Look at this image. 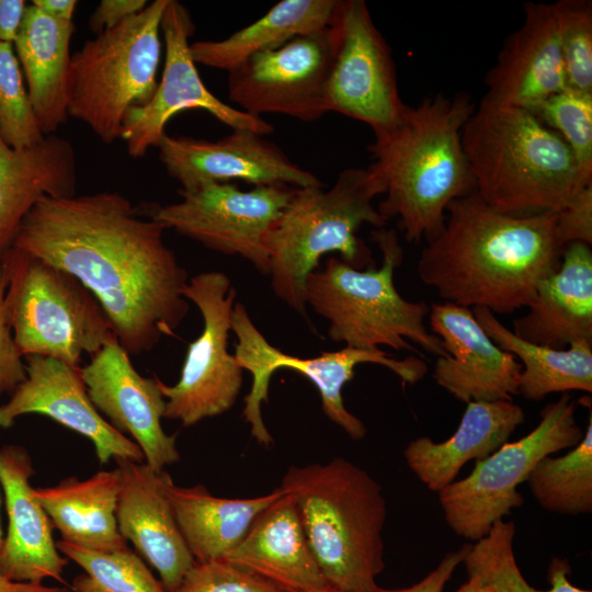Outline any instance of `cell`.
Masks as SVG:
<instances>
[{
	"instance_id": "6da1fadb",
	"label": "cell",
	"mask_w": 592,
	"mask_h": 592,
	"mask_svg": "<svg viewBox=\"0 0 592 592\" xmlns=\"http://www.w3.org/2000/svg\"><path fill=\"white\" fill-rule=\"evenodd\" d=\"M118 192L45 196L22 221L12 247L79 280L98 299L128 354L174 334L189 311L187 273L163 240Z\"/></svg>"
},
{
	"instance_id": "7a4b0ae2",
	"label": "cell",
	"mask_w": 592,
	"mask_h": 592,
	"mask_svg": "<svg viewBox=\"0 0 592 592\" xmlns=\"http://www.w3.org/2000/svg\"><path fill=\"white\" fill-rule=\"evenodd\" d=\"M555 227L556 213L504 214L475 191L447 206L443 228L420 253L419 277L444 301L513 314L560 264Z\"/></svg>"
},
{
	"instance_id": "3957f363",
	"label": "cell",
	"mask_w": 592,
	"mask_h": 592,
	"mask_svg": "<svg viewBox=\"0 0 592 592\" xmlns=\"http://www.w3.org/2000/svg\"><path fill=\"white\" fill-rule=\"evenodd\" d=\"M476 105L466 92L436 93L405 105L398 121L374 133L369 168L385 187L378 213L396 217L408 242L418 243L443 228L446 208L476 191L462 144Z\"/></svg>"
},
{
	"instance_id": "277c9868",
	"label": "cell",
	"mask_w": 592,
	"mask_h": 592,
	"mask_svg": "<svg viewBox=\"0 0 592 592\" xmlns=\"http://www.w3.org/2000/svg\"><path fill=\"white\" fill-rule=\"evenodd\" d=\"M476 193L494 209L557 213L587 183L565 141L528 110L481 99L462 132Z\"/></svg>"
},
{
	"instance_id": "5b68a950",
	"label": "cell",
	"mask_w": 592,
	"mask_h": 592,
	"mask_svg": "<svg viewBox=\"0 0 592 592\" xmlns=\"http://www.w3.org/2000/svg\"><path fill=\"white\" fill-rule=\"evenodd\" d=\"M280 488L293 500L327 581L342 592H371L384 570L387 516L380 485L343 457L291 466Z\"/></svg>"
},
{
	"instance_id": "8992f818",
	"label": "cell",
	"mask_w": 592,
	"mask_h": 592,
	"mask_svg": "<svg viewBox=\"0 0 592 592\" xmlns=\"http://www.w3.org/2000/svg\"><path fill=\"white\" fill-rule=\"evenodd\" d=\"M384 193L382 180L369 167L344 169L329 189H295L266 237L274 294L306 316V280L325 254L337 252L358 270L375 265L356 234L364 224L382 228L388 223L373 204Z\"/></svg>"
},
{
	"instance_id": "52a82bcc",
	"label": "cell",
	"mask_w": 592,
	"mask_h": 592,
	"mask_svg": "<svg viewBox=\"0 0 592 592\" xmlns=\"http://www.w3.org/2000/svg\"><path fill=\"white\" fill-rule=\"evenodd\" d=\"M372 240L382 252L380 266L358 270L339 257L328 258L325 267L306 280V305L328 320L330 339L346 346L418 353L412 341L436 357L446 355L425 325L430 306L405 299L396 288L395 271L403 260L396 231L378 228Z\"/></svg>"
},
{
	"instance_id": "ba28073f",
	"label": "cell",
	"mask_w": 592,
	"mask_h": 592,
	"mask_svg": "<svg viewBox=\"0 0 592 592\" xmlns=\"http://www.w3.org/2000/svg\"><path fill=\"white\" fill-rule=\"evenodd\" d=\"M168 1H152L71 55L68 115L84 123L105 144L121 138L129 111L153 96Z\"/></svg>"
},
{
	"instance_id": "9c48e42d",
	"label": "cell",
	"mask_w": 592,
	"mask_h": 592,
	"mask_svg": "<svg viewBox=\"0 0 592 592\" xmlns=\"http://www.w3.org/2000/svg\"><path fill=\"white\" fill-rule=\"evenodd\" d=\"M4 304L22 356L39 355L80 367L116 338L98 299L73 275L15 247L0 260Z\"/></svg>"
},
{
	"instance_id": "30bf717a",
	"label": "cell",
	"mask_w": 592,
	"mask_h": 592,
	"mask_svg": "<svg viewBox=\"0 0 592 592\" xmlns=\"http://www.w3.org/2000/svg\"><path fill=\"white\" fill-rule=\"evenodd\" d=\"M231 330L238 339L234 355L239 366L252 375L242 415L250 425L251 435L265 447L273 443V439L264 424L261 407L269 400L270 380L277 369H293L307 377L319 391L323 413L353 440L363 439L367 432L365 424L345 408L342 397V389L353 378L355 366L363 363L382 365L410 385L428 373V365L420 357L396 358L379 348L345 345L341 350L322 352L309 358L286 354L265 339L241 303L234 306Z\"/></svg>"
},
{
	"instance_id": "8fae6325",
	"label": "cell",
	"mask_w": 592,
	"mask_h": 592,
	"mask_svg": "<svg viewBox=\"0 0 592 592\" xmlns=\"http://www.w3.org/2000/svg\"><path fill=\"white\" fill-rule=\"evenodd\" d=\"M584 431L576 420V402L569 392L547 403L539 423L525 436L506 442L488 457L477 460L464 479L439 493L444 519L460 537L477 542L497 521L521 508L524 498L517 486L545 456L574 447Z\"/></svg>"
},
{
	"instance_id": "7c38bea8",
	"label": "cell",
	"mask_w": 592,
	"mask_h": 592,
	"mask_svg": "<svg viewBox=\"0 0 592 592\" xmlns=\"http://www.w3.org/2000/svg\"><path fill=\"white\" fill-rule=\"evenodd\" d=\"M182 294L198 308L203 330L189 344L179 380L170 386L157 377V383L166 399L163 418L189 428L231 409L240 392L242 368L228 351L237 296L229 277L216 271L196 274Z\"/></svg>"
},
{
	"instance_id": "4fadbf2b",
	"label": "cell",
	"mask_w": 592,
	"mask_h": 592,
	"mask_svg": "<svg viewBox=\"0 0 592 592\" xmlns=\"http://www.w3.org/2000/svg\"><path fill=\"white\" fill-rule=\"evenodd\" d=\"M295 189L289 185L254 186L242 191L234 183L209 184L179 191L178 203L147 207L148 218L206 248L240 255L267 275L266 237Z\"/></svg>"
},
{
	"instance_id": "5bb4252c",
	"label": "cell",
	"mask_w": 592,
	"mask_h": 592,
	"mask_svg": "<svg viewBox=\"0 0 592 592\" xmlns=\"http://www.w3.org/2000/svg\"><path fill=\"white\" fill-rule=\"evenodd\" d=\"M333 57L329 112L367 124L373 133L395 124L403 107L391 49L363 0H338L330 23Z\"/></svg>"
},
{
	"instance_id": "9a60e30c",
	"label": "cell",
	"mask_w": 592,
	"mask_h": 592,
	"mask_svg": "<svg viewBox=\"0 0 592 592\" xmlns=\"http://www.w3.org/2000/svg\"><path fill=\"white\" fill-rule=\"evenodd\" d=\"M333 57L330 26L255 54L228 71L230 100L250 115L282 114L314 122L329 112Z\"/></svg>"
},
{
	"instance_id": "2e32d148",
	"label": "cell",
	"mask_w": 592,
	"mask_h": 592,
	"mask_svg": "<svg viewBox=\"0 0 592 592\" xmlns=\"http://www.w3.org/2000/svg\"><path fill=\"white\" fill-rule=\"evenodd\" d=\"M194 29L190 11L180 2L169 0L161 20L166 50L162 78L151 100L129 111L121 134L127 153L134 158L144 157L150 148L158 147L167 123L185 110L206 111L232 130L246 129L266 136L274 129L262 117L223 102L205 87L190 49L189 38Z\"/></svg>"
},
{
	"instance_id": "e0dca14e",
	"label": "cell",
	"mask_w": 592,
	"mask_h": 592,
	"mask_svg": "<svg viewBox=\"0 0 592 592\" xmlns=\"http://www.w3.org/2000/svg\"><path fill=\"white\" fill-rule=\"evenodd\" d=\"M158 149L161 163L180 183L182 192L232 181H244L254 186L322 185L315 174L296 164L278 146L251 130L235 129L216 141L166 133Z\"/></svg>"
},
{
	"instance_id": "ac0fdd59",
	"label": "cell",
	"mask_w": 592,
	"mask_h": 592,
	"mask_svg": "<svg viewBox=\"0 0 592 592\" xmlns=\"http://www.w3.org/2000/svg\"><path fill=\"white\" fill-rule=\"evenodd\" d=\"M88 396L100 413L124 435L130 436L156 471L180 459L175 436L162 429L166 408L157 376H141L116 338L80 367Z\"/></svg>"
},
{
	"instance_id": "d6986e66",
	"label": "cell",
	"mask_w": 592,
	"mask_h": 592,
	"mask_svg": "<svg viewBox=\"0 0 592 592\" xmlns=\"http://www.w3.org/2000/svg\"><path fill=\"white\" fill-rule=\"evenodd\" d=\"M26 378L0 406V428L12 426L18 418L36 413L89 439L101 465L110 459L144 463L138 445L106 421L91 402L80 367L58 360L24 356Z\"/></svg>"
},
{
	"instance_id": "ffe728a7",
	"label": "cell",
	"mask_w": 592,
	"mask_h": 592,
	"mask_svg": "<svg viewBox=\"0 0 592 592\" xmlns=\"http://www.w3.org/2000/svg\"><path fill=\"white\" fill-rule=\"evenodd\" d=\"M430 331L446 352L437 356L433 378L463 402L512 400L519 395L522 365L485 332L473 310L452 303H433Z\"/></svg>"
},
{
	"instance_id": "44dd1931",
	"label": "cell",
	"mask_w": 592,
	"mask_h": 592,
	"mask_svg": "<svg viewBox=\"0 0 592 592\" xmlns=\"http://www.w3.org/2000/svg\"><path fill=\"white\" fill-rule=\"evenodd\" d=\"M116 462L122 475L115 511L118 532L155 568L163 588L172 592L195 562L168 497L172 478L145 463Z\"/></svg>"
},
{
	"instance_id": "7402d4cb",
	"label": "cell",
	"mask_w": 592,
	"mask_h": 592,
	"mask_svg": "<svg viewBox=\"0 0 592 592\" xmlns=\"http://www.w3.org/2000/svg\"><path fill=\"white\" fill-rule=\"evenodd\" d=\"M35 474L25 448L0 449V485L8 514L7 533L0 546V574L14 582L42 583L54 579L66 584L67 559L53 537V523L36 499L30 480Z\"/></svg>"
},
{
	"instance_id": "603a6c76",
	"label": "cell",
	"mask_w": 592,
	"mask_h": 592,
	"mask_svg": "<svg viewBox=\"0 0 592 592\" xmlns=\"http://www.w3.org/2000/svg\"><path fill=\"white\" fill-rule=\"evenodd\" d=\"M524 20L487 72L483 99L533 111L566 87L551 3L526 2Z\"/></svg>"
},
{
	"instance_id": "cb8c5ba5",
	"label": "cell",
	"mask_w": 592,
	"mask_h": 592,
	"mask_svg": "<svg viewBox=\"0 0 592 592\" xmlns=\"http://www.w3.org/2000/svg\"><path fill=\"white\" fill-rule=\"evenodd\" d=\"M528 312L513 320L521 339L556 350L592 341V251L576 242L565 247L556 271L544 278Z\"/></svg>"
},
{
	"instance_id": "d4e9b609",
	"label": "cell",
	"mask_w": 592,
	"mask_h": 592,
	"mask_svg": "<svg viewBox=\"0 0 592 592\" xmlns=\"http://www.w3.org/2000/svg\"><path fill=\"white\" fill-rule=\"evenodd\" d=\"M224 558L285 592L329 585L310 549L298 511L284 491L257 516L246 536Z\"/></svg>"
},
{
	"instance_id": "484cf974",
	"label": "cell",
	"mask_w": 592,
	"mask_h": 592,
	"mask_svg": "<svg viewBox=\"0 0 592 592\" xmlns=\"http://www.w3.org/2000/svg\"><path fill=\"white\" fill-rule=\"evenodd\" d=\"M77 178L69 140L52 134L36 146L14 149L0 137V260L32 208L45 196L76 195Z\"/></svg>"
},
{
	"instance_id": "4316f807",
	"label": "cell",
	"mask_w": 592,
	"mask_h": 592,
	"mask_svg": "<svg viewBox=\"0 0 592 592\" xmlns=\"http://www.w3.org/2000/svg\"><path fill=\"white\" fill-rule=\"evenodd\" d=\"M524 421L522 407L512 400L470 401L446 441L417 437L407 445L403 456L418 479L429 490L440 492L455 481L465 464L491 455Z\"/></svg>"
},
{
	"instance_id": "83f0119b",
	"label": "cell",
	"mask_w": 592,
	"mask_h": 592,
	"mask_svg": "<svg viewBox=\"0 0 592 592\" xmlns=\"http://www.w3.org/2000/svg\"><path fill=\"white\" fill-rule=\"evenodd\" d=\"M73 22L56 21L32 3L13 43L27 93L45 135L54 134L68 115Z\"/></svg>"
},
{
	"instance_id": "f1b7e54d",
	"label": "cell",
	"mask_w": 592,
	"mask_h": 592,
	"mask_svg": "<svg viewBox=\"0 0 592 592\" xmlns=\"http://www.w3.org/2000/svg\"><path fill=\"white\" fill-rule=\"evenodd\" d=\"M122 486L118 467L86 480L69 477L55 487L34 488L61 539L88 549L112 551L126 547L117 528L116 505Z\"/></svg>"
},
{
	"instance_id": "f546056e",
	"label": "cell",
	"mask_w": 592,
	"mask_h": 592,
	"mask_svg": "<svg viewBox=\"0 0 592 592\" xmlns=\"http://www.w3.org/2000/svg\"><path fill=\"white\" fill-rule=\"evenodd\" d=\"M168 497L189 550L196 562L224 558L246 536L257 516L283 491L248 499L213 496L204 486L179 487L171 481Z\"/></svg>"
},
{
	"instance_id": "4dcf8cb0",
	"label": "cell",
	"mask_w": 592,
	"mask_h": 592,
	"mask_svg": "<svg viewBox=\"0 0 592 592\" xmlns=\"http://www.w3.org/2000/svg\"><path fill=\"white\" fill-rule=\"evenodd\" d=\"M471 310L488 337L521 361L519 395L539 401L554 392H592V341H577L556 350L521 339L487 308Z\"/></svg>"
},
{
	"instance_id": "1f68e13d",
	"label": "cell",
	"mask_w": 592,
	"mask_h": 592,
	"mask_svg": "<svg viewBox=\"0 0 592 592\" xmlns=\"http://www.w3.org/2000/svg\"><path fill=\"white\" fill-rule=\"evenodd\" d=\"M338 0H283L250 25L220 41L191 44L196 64L230 71L251 56L330 25Z\"/></svg>"
},
{
	"instance_id": "d6a6232c",
	"label": "cell",
	"mask_w": 592,
	"mask_h": 592,
	"mask_svg": "<svg viewBox=\"0 0 592 592\" xmlns=\"http://www.w3.org/2000/svg\"><path fill=\"white\" fill-rule=\"evenodd\" d=\"M582 440L567 454L545 456L530 471L531 493L546 511L579 515L592 512V413Z\"/></svg>"
},
{
	"instance_id": "836d02e7",
	"label": "cell",
	"mask_w": 592,
	"mask_h": 592,
	"mask_svg": "<svg viewBox=\"0 0 592 592\" xmlns=\"http://www.w3.org/2000/svg\"><path fill=\"white\" fill-rule=\"evenodd\" d=\"M515 532L512 521L500 520L485 537L470 545L462 562L468 577H477L490 592H591L579 589L569 581L571 567L566 559L560 558L550 561L549 590H537L530 585L515 560Z\"/></svg>"
},
{
	"instance_id": "e575fe53",
	"label": "cell",
	"mask_w": 592,
	"mask_h": 592,
	"mask_svg": "<svg viewBox=\"0 0 592 592\" xmlns=\"http://www.w3.org/2000/svg\"><path fill=\"white\" fill-rule=\"evenodd\" d=\"M56 545L60 553L86 572L72 580V592H168L128 546L100 551L62 539Z\"/></svg>"
},
{
	"instance_id": "d590c367",
	"label": "cell",
	"mask_w": 592,
	"mask_h": 592,
	"mask_svg": "<svg viewBox=\"0 0 592 592\" xmlns=\"http://www.w3.org/2000/svg\"><path fill=\"white\" fill-rule=\"evenodd\" d=\"M530 112L565 141L582 179L592 183V93L565 87Z\"/></svg>"
},
{
	"instance_id": "8d00e7d4",
	"label": "cell",
	"mask_w": 592,
	"mask_h": 592,
	"mask_svg": "<svg viewBox=\"0 0 592 592\" xmlns=\"http://www.w3.org/2000/svg\"><path fill=\"white\" fill-rule=\"evenodd\" d=\"M45 135L24 86L13 45L0 42V137L14 149L38 145Z\"/></svg>"
},
{
	"instance_id": "74e56055",
	"label": "cell",
	"mask_w": 592,
	"mask_h": 592,
	"mask_svg": "<svg viewBox=\"0 0 592 592\" xmlns=\"http://www.w3.org/2000/svg\"><path fill=\"white\" fill-rule=\"evenodd\" d=\"M551 4L566 87L592 93V2L558 0Z\"/></svg>"
},
{
	"instance_id": "f35d334b",
	"label": "cell",
	"mask_w": 592,
	"mask_h": 592,
	"mask_svg": "<svg viewBox=\"0 0 592 592\" xmlns=\"http://www.w3.org/2000/svg\"><path fill=\"white\" fill-rule=\"evenodd\" d=\"M172 592H285L225 558L194 562Z\"/></svg>"
},
{
	"instance_id": "ab89813d",
	"label": "cell",
	"mask_w": 592,
	"mask_h": 592,
	"mask_svg": "<svg viewBox=\"0 0 592 592\" xmlns=\"http://www.w3.org/2000/svg\"><path fill=\"white\" fill-rule=\"evenodd\" d=\"M556 238L565 249L570 243H592V185L582 189L556 213Z\"/></svg>"
},
{
	"instance_id": "60d3db41",
	"label": "cell",
	"mask_w": 592,
	"mask_h": 592,
	"mask_svg": "<svg viewBox=\"0 0 592 592\" xmlns=\"http://www.w3.org/2000/svg\"><path fill=\"white\" fill-rule=\"evenodd\" d=\"M7 278L0 265V398L12 394L26 378L25 363L8 320L4 295Z\"/></svg>"
},
{
	"instance_id": "b9f144b4",
	"label": "cell",
	"mask_w": 592,
	"mask_h": 592,
	"mask_svg": "<svg viewBox=\"0 0 592 592\" xmlns=\"http://www.w3.org/2000/svg\"><path fill=\"white\" fill-rule=\"evenodd\" d=\"M469 546L465 544L459 549L447 553L434 570L411 587L390 590L377 585L371 592H443L456 568L463 562Z\"/></svg>"
},
{
	"instance_id": "7bdbcfd3",
	"label": "cell",
	"mask_w": 592,
	"mask_h": 592,
	"mask_svg": "<svg viewBox=\"0 0 592 592\" xmlns=\"http://www.w3.org/2000/svg\"><path fill=\"white\" fill-rule=\"evenodd\" d=\"M146 5V0H102L89 19V26L99 35L138 14Z\"/></svg>"
},
{
	"instance_id": "ee69618b",
	"label": "cell",
	"mask_w": 592,
	"mask_h": 592,
	"mask_svg": "<svg viewBox=\"0 0 592 592\" xmlns=\"http://www.w3.org/2000/svg\"><path fill=\"white\" fill-rule=\"evenodd\" d=\"M26 7L24 0H0V42L13 45Z\"/></svg>"
},
{
	"instance_id": "f6af8a7d",
	"label": "cell",
	"mask_w": 592,
	"mask_h": 592,
	"mask_svg": "<svg viewBox=\"0 0 592 592\" xmlns=\"http://www.w3.org/2000/svg\"><path fill=\"white\" fill-rule=\"evenodd\" d=\"M32 4L56 21L73 22L76 0H33Z\"/></svg>"
},
{
	"instance_id": "bcb514c9",
	"label": "cell",
	"mask_w": 592,
	"mask_h": 592,
	"mask_svg": "<svg viewBox=\"0 0 592 592\" xmlns=\"http://www.w3.org/2000/svg\"><path fill=\"white\" fill-rule=\"evenodd\" d=\"M0 592H72L69 588L47 587L43 583L14 582L0 574Z\"/></svg>"
},
{
	"instance_id": "7dc6e473",
	"label": "cell",
	"mask_w": 592,
	"mask_h": 592,
	"mask_svg": "<svg viewBox=\"0 0 592 592\" xmlns=\"http://www.w3.org/2000/svg\"><path fill=\"white\" fill-rule=\"evenodd\" d=\"M455 592H490V590L483 587L477 577L471 576Z\"/></svg>"
},
{
	"instance_id": "c3c4849f",
	"label": "cell",
	"mask_w": 592,
	"mask_h": 592,
	"mask_svg": "<svg viewBox=\"0 0 592 592\" xmlns=\"http://www.w3.org/2000/svg\"><path fill=\"white\" fill-rule=\"evenodd\" d=\"M307 592H342V591H339V590L328 585V587H325V588L310 590V591H307Z\"/></svg>"
},
{
	"instance_id": "681fc988",
	"label": "cell",
	"mask_w": 592,
	"mask_h": 592,
	"mask_svg": "<svg viewBox=\"0 0 592 592\" xmlns=\"http://www.w3.org/2000/svg\"><path fill=\"white\" fill-rule=\"evenodd\" d=\"M3 536H4V534H3L2 524H1V517H0V546L2 544Z\"/></svg>"
}]
</instances>
